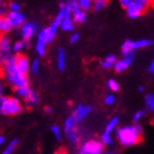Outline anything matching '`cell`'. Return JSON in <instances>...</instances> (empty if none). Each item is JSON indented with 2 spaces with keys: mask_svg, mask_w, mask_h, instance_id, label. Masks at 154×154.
<instances>
[{
  "mask_svg": "<svg viewBox=\"0 0 154 154\" xmlns=\"http://www.w3.org/2000/svg\"><path fill=\"white\" fill-rule=\"evenodd\" d=\"M116 140L122 148H132L142 141L143 128L141 123H131L116 130Z\"/></svg>",
  "mask_w": 154,
  "mask_h": 154,
  "instance_id": "6da1fadb",
  "label": "cell"
},
{
  "mask_svg": "<svg viewBox=\"0 0 154 154\" xmlns=\"http://www.w3.org/2000/svg\"><path fill=\"white\" fill-rule=\"evenodd\" d=\"M17 54H12V56L2 65L1 67V75L8 86H10L13 90L21 88V87L29 86V78L28 76H23L17 71L14 67Z\"/></svg>",
  "mask_w": 154,
  "mask_h": 154,
  "instance_id": "7a4b0ae2",
  "label": "cell"
},
{
  "mask_svg": "<svg viewBox=\"0 0 154 154\" xmlns=\"http://www.w3.org/2000/svg\"><path fill=\"white\" fill-rule=\"evenodd\" d=\"M80 122L75 118L74 116L69 115L67 118L65 119L64 123H63V133H64V138L66 141L71 144L73 148H79L82 144L83 140V134L79 129Z\"/></svg>",
  "mask_w": 154,
  "mask_h": 154,
  "instance_id": "3957f363",
  "label": "cell"
},
{
  "mask_svg": "<svg viewBox=\"0 0 154 154\" xmlns=\"http://www.w3.org/2000/svg\"><path fill=\"white\" fill-rule=\"evenodd\" d=\"M24 110V103L17 96H7L3 103L2 116L5 117H14Z\"/></svg>",
  "mask_w": 154,
  "mask_h": 154,
  "instance_id": "277c9868",
  "label": "cell"
},
{
  "mask_svg": "<svg viewBox=\"0 0 154 154\" xmlns=\"http://www.w3.org/2000/svg\"><path fill=\"white\" fill-rule=\"evenodd\" d=\"M119 122L120 118L118 116H115L112 118L109 119V121L107 122L105 128H103L101 134H100V141L103 142V144L106 146H111L113 144V137L112 134L116 133V130L119 128Z\"/></svg>",
  "mask_w": 154,
  "mask_h": 154,
  "instance_id": "5b68a950",
  "label": "cell"
},
{
  "mask_svg": "<svg viewBox=\"0 0 154 154\" xmlns=\"http://www.w3.org/2000/svg\"><path fill=\"white\" fill-rule=\"evenodd\" d=\"M153 44H154V42L152 41V40H145V38L135 40V41L127 40V41H125V43L121 45V53H122V55H123V57H127V56H134V53L137 50L149 48V46H151V45H153Z\"/></svg>",
  "mask_w": 154,
  "mask_h": 154,
  "instance_id": "8992f818",
  "label": "cell"
},
{
  "mask_svg": "<svg viewBox=\"0 0 154 154\" xmlns=\"http://www.w3.org/2000/svg\"><path fill=\"white\" fill-rule=\"evenodd\" d=\"M105 152V145L99 139H88L84 140L79 148L77 149V154H103Z\"/></svg>",
  "mask_w": 154,
  "mask_h": 154,
  "instance_id": "52a82bcc",
  "label": "cell"
},
{
  "mask_svg": "<svg viewBox=\"0 0 154 154\" xmlns=\"http://www.w3.org/2000/svg\"><path fill=\"white\" fill-rule=\"evenodd\" d=\"M12 56V43L8 35H0V64L3 65Z\"/></svg>",
  "mask_w": 154,
  "mask_h": 154,
  "instance_id": "ba28073f",
  "label": "cell"
},
{
  "mask_svg": "<svg viewBox=\"0 0 154 154\" xmlns=\"http://www.w3.org/2000/svg\"><path fill=\"white\" fill-rule=\"evenodd\" d=\"M119 3L125 10L128 8H137L145 12L152 5L151 0H119Z\"/></svg>",
  "mask_w": 154,
  "mask_h": 154,
  "instance_id": "9c48e42d",
  "label": "cell"
},
{
  "mask_svg": "<svg viewBox=\"0 0 154 154\" xmlns=\"http://www.w3.org/2000/svg\"><path fill=\"white\" fill-rule=\"evenodd\" d=\"M48 34H46V30L42 29L38 31L36 34V42H35V52L38 56H44L46 53V48H48Z\"/></svg>",
  "mask_w": 154,
  "mask_h": 154,
  "instance_id": "30bf717a",
  "label": "cell"
},
{
  "mask_svg": "<svg viewBox=\"0 0 154 154\" xmlns=\"http://www.w3.org/2000/svg\"><path fill=\"white\" fill-rule=\"evenodd\" d=\"M38 26L34 22H26L20 28V35L21 40L26 42H29L33 36L38 33Z\"/></svg>",
  "mask_w": 154,
  "mask_h": 154,
  "instance_id": "8fae6325",
  "label": "cell"
},
{
  "mask_svg": "<svg viewBox=\"0 0 154 154\" xmlns=\"http://www.w3.org/2000/svg\"><path fill=\"white\" fill-rule=\"evenodd\" d=\"M94 111V107L91 105H83V103H78L73 108L71 115L74 116L75 118L78 120L79 122H82L83 120L88 117L90 113Z\"/></svg>",
  "mask_w": 154,
  "mask_h": 154,
  "instance_id": "7c38bea8",
  "label": "cell"
},
{
  "mask_svg": "<svg viewBox=\"0 0 154 154\" xmlns=\"http://www.w3.org/2000/svg\"><path fill=\"white\" fill-rule=\"evenodd\" d=\"M74 26L75 22L72 17L71 6H69V1H67V2H65V14L61 23V29L65 32H71L74 30Z\"/></svg>",
  "mask_w": 154,
  "mask_h": 154,
  "instance_id": "4fadbf2b",
  "label": "cell"
},
{
  "mask_svg": "<svg viewBox=\"0 0 154 154\" xmlns=\"http://www.w3.org/2000/svg\"><path fill=\"white\" fill-rule=\"evenodd\" d=\"M6 17L9 20L12 29H20L26 23V17L21 11H8Z\"/></svg>",
  "mask_w": 154,
  "mask_h": 154,
  "instance_id": "5bb4252c",
  "label": "cell"
},
{
  "mask_svg": "<svg viewBox=\"0 0 154 154\" xmlns=\"http://www.w3.org/2000/svg\"><path fill=\"white\" fill-rule=\"evenodd\" d=\"M30 66H31V63H30L29 58L26 57V55L17 54L14 67L20 74L23 75V76H28V73L30 72Z\"/></svg>",
  "mask_w": 154,
  "mask_h": 154,
  "instance_id": "9a60e30c",
  "label": "cell"
},
{
  "mask_svg": "<svg viewBox=\"0 0 154 154\" xmlns=\"http://www.w3.org/2000/svg\"><path fill=\"white\" fill-rule=\"evenodd\" d=\"M69 6H71L72 17H73L74 22L75 23L85 22V21H86V18H87L86 11L83 10L82 8H79V6L77 5L75 0H71V1H69Z\"/></svg>",
  "mask_w": 154,
  "mask_h": 154,
  "instance_id": "2e32d148",
  "label": "cell"
},
{
  "mask_svg": "<svg viewBox=\"0 0 154 154\" xmlns=\"http://www.w3.org/2000/svg\"><path fill=\"white\" fill-rule=\"evenodd\" d=\"M133 57L134 56H127V57H122L120 60L116 62L115 64V69L117 73H122V72L127 71L129 67H130V65L132 64V61H133Z\"/></svg>",
  "mask_w": 154,
  "mask_h": 154,
  "instance_id": "e0dca14e",
  "label": "cell"
},
{
  "mask_svg": "<svg viewBox=\"0 0 154 154\" xmlns=\"http://www.w3.org/2000/svg\"><path fill=\"white\" fill-rule=\"evenodd\" d=\"M117 61H118V58L115 54H108L99 62V65L103 69H111V68L115 67V64Z\"/></svg>",
  "mask_w": 154,
  "mask_h": 154,
  "instance_id": "ac0fdd59",
  "label": "cell"
},
{
  "mask_svg": "<svg viewBox=\"0 0 154 154\" xmlns=\"http://www.w3.org/2000/svg\"><path fill=\"white\" fill-rule=\"evenodd\" d=\"M38 103H40V98H38V95L34 90H31V93L29 94V96L23 100L24 106H26V108H29V109H32V108L36 107L38 105Z\"/></svg>",
  "mask_w": 154,
  "mask_h": 154,
  "instance_id": "d6986e66",
  "label": "cell"
},
{
  "mask_svg": "<svg viewBox=\"0 0 154 154\" xmlns=\"http://www.w3.org/2000/svg\"><path fill=\"white\" fill-rule=\"evenodd\" d=\"M56 66L60 72H64L66 67V54H65L64 48H58L57 54H56Z\"/></svg>",
  "mask_w": 154,
  "mask_h": 154,
  "instance_id": "ffe728a7",
  "label": "cell"
},
{
  "mask_svg": "<svg viewBox=\"0 0 154 154\" xmlns=\"http://www.w3.org/2000/svg\"><path fill=\"white\" fill-rule=\"evenodd\" d=\"M18 146H19V139L13 138L8 142V144L5 145L2 152L0 154H13L18 149Z\"/></svg>",
  "mask_w": 154,
  "mask_h": 154,
  "instance_id": "44dd1931",
  "label": "cell"
},
{
  "mask_svg": "<svg viewBox=\"0 0 154 154\" xmlns=\"http://www.w3.org/2000/svg\"><path fill=\"white\" fill-rule=\"evenodd\" d=\"M11 30L13 29L10 24L8 18L6 16L0 17V35H7Z\"/></svg>",
  "mask_w": 154,
  "mask_h": 154,
  "instance_id": "7402d4cb",
  "label": "cell"
},
{
  "mask_svg": "<svg viewBox=\"0 0 154 154\" xmlns=\"http://www.w3.org/2000/svg\"><path fill=\"white\" fill-rule=\"evenodd\" d=\"M144 109L148 113H154V94L148 93L144 96Z\"/></svg>",
  "mask_w": 154,
  "mask_h": 154,
  "instance_id": "603a6c76",
  "label": "cell"
},
{
  "mask_svg": "<svg viewBox=\"0 0 154 154\" xmlns=\"http://www.w3.org/2000/svg\"><path fill=\"white\" fill-rule=\"evenodd\" d=\"M50 131H51L53 138L56 140L57 142H62L63 139H64V133H63V129L60 127L58 125H52L51 128H50Z\"/></svg>",
  "mask_w": 154,
  "mask_h": 154,
  "instance_id": "cb8c5ba5",
  "label": "cell"
},
{
  "mask_svg": "<svg viewBox=\"0 0 154 154\" xmlns=\"http://www.w3.org/2000/svg\"><path fill=\"white\" fill-rule=\"evenodd\" d=\"M31 88H30V86H26V87H21V88H18V89L13 90L14 91V96H17L18 98H20V99L24 100L26 98V97L29 96V94L31 93Z\"/></svg>",
  "mask_w": 154,
  "mask_h": 154,
  "instance_id": "d4e9b609",
  "label": "cell"
},
{
  "mask_svg": "<svg viewBox=\"0 0 154 154\" xmlns=\"http://www.w3.org/2000/svg\"><path fill=\"white\" fill-rule=\"evenodd\" d=\"M148 111L145 109H139L132 115V123H140L146 117Z\"/></svg>",
  "mask_w": 154,
  "mask_h": 154,
  "instance_id": "484cf974",
  "label": "cell"
},
{
  "mask_svg": "<svg viewBox=\"0 0 154 154\" xmlns=\"http://www.w3.org/2000/svg\"><path fill=\"white\" fill-rule=\"evenodd\" d=\"M26 46H28V42L23 41V40L14 42L12 44V53L13 54H20Z\"/></svg>",
  "mask_w": 154,
  "mask_h": 154,
  "instance_id": "4316f807",
  "label": "cell"
},
{
  "mask_svg": "<svg viewBox=\"0 0 154 154\" xmlns=\"http://www.w3.org/2000/svg\"><path fill=\"white\" fill-rule=\"evenodd\" d=\"M106 87H107V89L110 90L111 93H117V91H119V89H120L119 83L116 79H113V78H110V79L107 80Z\"/></svg>",
  "mask_w": 154,
  "mask_h": 154,
  "instance_id": "83f0119b",
  "label": "cell"
},
{
  "mask_svg": "<svg viewBox=\"0 0 154 154\" xmlns=\"http://www.w3.org/2000/svg\"><path fill=\"white\" fill-rule=\"evenodd\" d=\"M76 3L79 6V8H82L85 11H88V10L93 9V5H94V0H75Z\"/></svg>",
  "mask_w": 154,
  "mask_h": 154,
  "instance_id": "f1b7e54d",
  "label": "cell"
},
{
  "mask_svg": "<svg viewBox=\"0 0 154 154\" xmlns=\"http://www.w3.org/2000/svg\"><path fill=\"white\" fill-rule=\"evenodd\" d=\"M125 13H127V16H128L130 19H137V18H139L140 16H142L144 12L141 11V10L137 9V8H128V9L125 10Z\"/></svg>",
  "mask_w": 154,
  "mask_h": 154,
  "instance_id": "f546056e",
  "label": "cell"
},
{
  "mask_svg": "<svg viewBox=\"0 0 154 154\" xmlns=\"http://www.w3.org/2000/svg\"><path fill=\"white\" fill-rule=\"evenodd\" d=\"M108 2H109V0H94V5H93L94 11L98 12L100 10H103L107 6Z\"/></svg>",
  "mask_w": 154,
  "mask_h": 154,
  "instance_id": "4dcf8cb0",
  "label": "cell"
},
{
  "mask_svg": "<svg viewBox=\"0 0 154 154\" xmlns=\"http://www.w3.org/2000/svg\"><path fill=\"white\" fill-rule=\"evenodd\" d=\"M40 68H41V63H40V60H38V58H34V60L31 62L30 72H31L33 75H36V74H38Z\"/></svg>",
  "mask_w": 154,
  "mask_h": 154,
  "instance_id": "1f68e13d",
  "label": "cell"
},
{
  "mask_svg": "<svg viewBox=\"0 0 154 154\" xmlns=\"http://www.w3.org/2000/svg\"><path fill=\"white\" fill-rule=\"evenodd\" d=\"M115 103H116V97L112 93L107 94L106 96L103 97V103L106 106H112V105H115Z\"/></svg>",
  "mask_w": 154,
  "mask_h": 154,
  "instance_id": "d6a6232c",
  "label": "cell"
},
{
  "mask_svg": "<svg viewBox=\"0 0 154 154\" xmlns=\"http://www.w3.org/2000/svg\"><path fill=\"white\" fill-rule=\"evenodd\" d=\"M7 85L5 79H3L2 75L0 73V95H3V96H7L6 95V90H7Z\"/></svg>",
  "mask_w": 154,
  "mask_h": 154,
  "instance_id": "836d02e7",
  "label": "cell"
},
{
  "mask_svg": "<svg viewBox=\"0 0 154 154\" xmlns=\"http://www.w3.org/2000/svg\"><path fill=\"white\" fill-rule=\"evenodd\" d=\"M8 9H9V11H20L21 6H20V3L16 2V1H11L8 5Z\"/></svg>",
  "mask_w": 154,
  "mask_h": 154,
  "instance_id": "e575fe53",
  "label": "cell"
},
{
  "mask_svg": "<svg viewBox=\"0 0 154 154\" xmlns=\"http://www.w3.org/2000/svg\"><path fill=\"white\" fill-rule=\"evenodd\" d=\"M7 8H8V5L6 3V0H0V17L6 16V13L8 12Z\"/></svg>",
  "mask_w": 154,
  "mask_h": 154,
  "instance_id": "d590c367",
  "label": "cell"
},
{
  "mask_svg": "<svg viewBox=\"0 0 154 154\" xmlns=\"http://www.w3.org/2000/svg\"><path fill=\"white\" fill-rule=\"evenodd\" d=\"M78 40H79V34H78V33H73V34L69 36V42H71L72 44L76 43Z\"/></svg>",
  "mask_w": 154,
  "mask_h": 154,
  "instance_id": "8d00e7d4",
  "label": "cell"
},
{
  "mask_svg": "<svg viewBox=\"0 0 154 154\" xmlns=\"http://www.w3.org/2000/svg\"><path fill=\"white\" fill-rule=\"evenodd\" d=\"M7 96H3V95H0V116H2V109H3V103H5V100H6Z\"/></svg>",
  "mask_w": 154,
  "mask_h": 154,
  "instance_id": "74e56055",
  "label": "cell"
},
{
  "mask_svg": "<svg viewBox=\"0 0 154 154\" xmlns=\"http://www.w3.org/2000/svg\"><path fill=\"white\" fill-rule=\"evenodd\" d=\"M43 111H44L45 115L50 116V115H52V113H53V108H52L51 106H45L44 109H43Z\"/></svg>",
  "mask_w": 154,
  "mask_h": 154,
  "instance_id": "f35d334b",
  "label": "cell"
},
{
  "mask_svg": "<svg viewBox=\"0 0 154 154\" xmlns=\"http://www.w3.org/2000/svg\"><path fill=\"white\" fill-rule=\"evenodd\" d=\"M148 72H149V73H150V74L154 75V60H153V61H151V63L149 64Z\"/></svg>",
  "mask_w": 154,
  "mask_h": 154,
  "instance_id": "ab89813d",
  "label": "cell"
},
{
  "mask_svg": "<svg viewBox=\"0 0 154 154\" xmlns=\"http://www.w3.org/2000/svg\"><path fill=\"white\" fill-rule=\"evenodd\" d=\"M5 144H6V138H5V135L0 134V149L2 148Z\"/></svg>",
  "mask_w": 154,
  "mask_h": 154,
  "instance_id": "60d3db41",
  "label": "cell"
},
{
  "mask_svg": "<svg viewBox=\"0 0 154 154\" xmlns=\"http://www.w3.org/2000/svg\"><path fill=\"white\" fill-rule=\"evenodd\" d=\"M138 90H139V93H144L145 91V87L143 86V85H140V86L138 87Z\"/></svg>",
  "mask_w": 154,
  "mask_h": 154,
  "instance_id": "b9f144b4",
  "label": "cell"
},
{
  "mask_svg": "<svg viewBox=\"0 0 154 154\" xmlns=\"http://www.w3.org/2000/svg\"><path fill=\"white\" fill-rule=\"evenodd\" d=\"M103 154H116V153L113 151H105Z\"/></svg>",
  "mask_w": 154,
  "mask_h": 154,
  "instance_id": "7bdbcfd3",
  "label": "cell"
},
{
  "mask_svg": "<svg viewBox=\"0 0 154 154\" xmlns=\"http://www.w3.org/2000/svg\"><path fill=\"white\" fill-rule=\"evenodd\" d=\"M1 67H2V65L0 64V73H1Z\"/></svg>",
  "mask_w": 154,
  "mask_h": 154,
  "instance_id": "ee69618b",
  "label": "cell"
},
{
  "mask_svg": "<svg viewBox=\"0 0 154 154\" xmlns=\"http://www.w3.org/2000/svg\"><path fill=\"white\" fill-rule=\"evenodd\" d=\"M151 1H152V5H154V0H151Z\"/></svg>",
  "mask_w": 154,
  "mask_h": 154,
  "instance_id": "f6af8a7d",
  "label": "cell"
}]
</instances>
